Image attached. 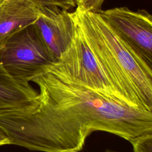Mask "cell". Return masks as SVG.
<instances>
[{
	"mask_svg": "<svg viewBox=\"0 0 152 152\" xmlns=\"http://www.w3.org/2000/svg\"><path fill=\"white\" fill-rule=\"evenodd\" d=\"M31 81L39 88L33 105L0 113V128L9 144L42 152H80L94 131L128 141L152 133V112L126 106L49 66Z\"/></svg>",
	"mask_w": 152,
	"mask_h": 152,
	"instance_id": "obj_1",
	"label": "cell"
},
{
	"mask_svg": "<svg viewBox=\"0 0 152 152\" xmlns=\"http://www.w3.org/2000/svg\"><path fill=\"white\" fill-rule=\"evenodd\" d=\"M73 16L125 106L152 112V68L96 12L75 8Z\"/></svg>",
	"mask_w": 152,
	"mask_h": 152,
	"instance_id": "obj_2",
	"label": "cell"
},
{
	"mask_svg": "<svg viewBox=\"0 0 152 152\" xmlns=\"http://www.w3.org/2000/svg\"><path fill=\"white\" fill-rule=\"evenodd\" d=\"M56 62L34 24L0 43V64L18 80L29 83L45 66Z\"/></svg>",
	"mask_w": 152,
	"mask_h": 152,
	"instance_id": "obj_3",
	"label": "cell"
},
{
	"mask_svg": "<svg viewBox=\"0 0 152 152\" xmlns=\"http://www.w3.org/2000/svg\"><path fill=\"white\" fill-rule=\"evenodd\" d=\"M74 19L75 32L70 47L57 62L49 66L72 81L124 104L91 50L81 27Z\"/></svg>",
	"mask_w": 152,
	"mask_h": 152,
	"instance_id": "obj_4",
	"label": "cell"
},
{
	"mask_svg": "<svg viewBox=\"0 0 152 152\" xmlns=\"http://www.w3.org/2000/svg\"><path fill=\"white\" fill-rule=\"evenodd\" d=\"M117 34L152 68V16L145 10L126 7L97 12Z\"/></svg>",
	"mask_w": 152,
	"mask_h": 152,
	"instance_id": "obj_5",
	"label": "cell"
},
{
	"mask_svg": "<svg viewBox=\"0 0 152 152\" xmlns=\"http://www.w3.org/2000/svg\"><path fill=\"white\" fill-rule=\"evenodd\" d=\"M40 10L34 24L57 62L72 42L75 27L73 15L58 7H40Z\"/></svg>",
	"mask_w": 152,
	"mask_h": 152,
	"instance_id": "obj_6",
	"label": "cell"
},
{
	"mask_svg": "<svg viewBox=\"0 0 152 152\" xmlns=\"http://www.w3.org/2000/svg\"><path fill=\"white\" fill-rule=\"evenodd\" d=\"M40 14L33 0H0V43L33 24Z\"/></svg>",
	"mask_w": 152,
	"mask_h": 152,
	"instance_id": "obj_7",
	"label": "cell"
},
{
	"mask_svg": "<svg viewBox=\"0 0 152 152\" xmlns=\"http://www.w3.org/2000/svg\"><path fill=\"white\" fill-rule=\"evenodd\" d=\"M37 97L38 92L29 83L14 78L0 64V113L28 108Z\"/></svg>",
	"mask_w": 152,
	"mask_h": 152,
	"instance_id": "obj_8",
	"label": "cell"
},
{
	"mask_svg": "<svg viewBox=\"0 0 152 152\" xmlns=\"http://www.w3.org/2000/svg\"><path fill=\"white\" fill-rule=\"evenodd\" d=\"M134 152H152V134L146 133L137 136L129 141Z\"/></svg>",
	"mask_w": 152,
	"mask_h": 152,
	"instance_id": "obj_9",
	"label": "cell"
},
{
	"mask_svg": "<svg viewBox=\"0 0 152 152\" xmlns=\"http://www.w3.org/2000/svg\"><path fill=\"white\" fill-rule=\"evenodd\" d=\"M40 7H53L67 10L76 8L72 0H33Z\"/></svg>",
	"mask_w": 152,
	"mask_h": 152,
	"instance_id": "obj_10",
	"label": "cell"
},
{
	"mask_svg": "<svg viewBox=\"0 0 152 152\" xmlns=\"http://www.w3.org/2000/svg\"><path fill=\"white\" fill-rule=\"evenodd\" d=\"M77 8L88 12H98L102 10L104 0H72Z\"/></svg>",
	"mask_w": 152,
	"mask_h": 152,
	"instance_id": "obj_11",
	"label": "cell"
},
{
	"mask_svg": "<svg viewBox=\"0 0 152 152\" xmlns=\"http://www.w3.org/2000/svg\"><path fill=\"white\" fill-rule=\"evenodd\" d=\"M9 144V140L3 131L0 128V146Z\"/></svg>",
	"mask_w": 152,
	"mask_h": 152,
	"instance_id": "obj_12",
	"label": "cell"
},
{
	"mask_svg": "<svg viewBox=\"0 0 152 152\" xmlns=\"http://www.w3.org/2000/svg\"><path fill=\"white\" fill-rule=\"evenodd\" d=\"M103 152H117V151H114V150H112L107 149V150H106L105 151H103Z\"/></svg>",
	"mask_w": 152,
	"mask_h": 152,
	"instance_id": "obj_13",
	"label": "cell"
}]
</instances>
